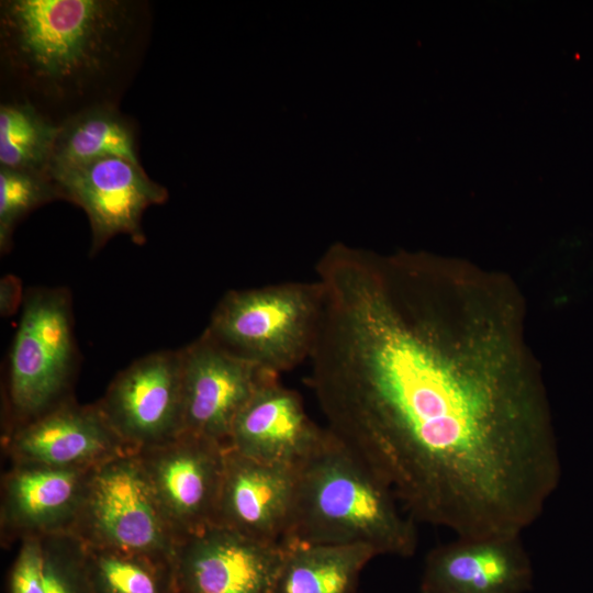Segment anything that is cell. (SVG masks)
<instances>
[{
	"label": "cell",
	"mask_w": 593,
	"mask_h": 593,
	"mask_svg": "<svg viewBox=\"0 0 593 593\" xmlns=\"http://www.w3.org/2000/svg\"><path fill=\"white\" fill-rule=\"evenodd\" d=\"M23 300L21 281L12 275L2 277L0 282L1 315L4 317L12 315L23 303Z\"/></svg>",
	"instance_id": "603a6c76"
},
{
	"label": "cell",
	"mask_w": 593,
	"mask_h": 593,
	"mask_svg": "<svg viewBox=\"0 0 593 593\" xmlns=\"http://www.w3.org/2000/svg\"><path fill=\"white\" fill-rule=\"evenodd\" d=\"M309 384L326 428L416 523L457 537L521 535L559 477L536 380L458 359L437 286L357 255L323 265Z\"/></svg>",
	"instance_id": "6da1fadb"
},
{
	"label": "cell",
	"mask_w": 593,
	"mask_h": 593,
	"mask_svg": "<svg viewBox=\"0 0 593 593\" xmlns=\"http://www.w3.org/2000/svg\"><path fill=\"white\" fill-rule=\"evenodd\" d=\"M49 176L61 199L86 212L91 227V255L120 234L144 244L145 210L168 198L167 190L149 179L142 166L115 156L54 170Z\"/></svg>",
	"instance_id": "9c48e42d"
},
{
	"label": "cell",
	"mask_w": 593,
	"mask_h": 593,
	"mask_svg": "<svg viewBox=\"0 0 593 593\" xmlns=\"http://www.w3.org/2000/svg\"><path fill=\"white\" fill-rule=\"evenodd\" d=\"M325 430L310 418L300 395L271 374L236 416L227 447L255 460L296 468Z\"/></svg>",
	"instance_id": "5bb4252c"
},
{
	"label": "cell",
	"mask_w": 593,
	"mask_h": 593,
	"mask_svg": "<svg viewBox=\"0 0 593 593\" xmlns=\"http://www.w3.org/2000/svg\"><path fill=\"white\" fill-rule=\"evenodd\" d=\"M9 593H93L83 542L68 532L19 540Z\"/></svg>",
	"instance_id": "e0dca14e"
},
{
	"label": "cell",
	"mask_w": 593,
	"mask_h": 593,
	"mask_svg": "<svg viewBox=\"0 0 593 593\" xmlns=\"http://www.w3.org/2000/svg\"><path fill=\"white\" fill-rule=\"evenodd\" d=\"M48 175L58 169L115 156L141 166L135 128L115 104L81 109L59 123Z\"/></svg>",
	"instance_id": "d6986e66"
},
{
	"label": "cell",
	"mask_w": 593,
	"mask_h": 593,
	"mask_svg": "<svg viewBox=\"0 0 593 593\" xmlns=\"http://www.w3.org/2000/svg\"><path fill=\"white\" fill-rule=\"evenodd\" d=\"M85 548L93 593H178L174 559L87 545Z\"/></svg>",
	"instance_id": "ffe728a7"
},
{
	"label": "cell",
	"mask_w": 593,
	"mask_h": 593,
	"mask_svg": "<svg viewBox=\"0 0 593 593\" xmlns=\"http://www.w3.org/2000/svg\"><path fill=\"white\" fill-rule=\"evenodd\" d=\"M71 296L65 288L26 291L4 392L5 433L71 398L78 366Z\"/></svg>",
	"instance_id": "5b68a950"
},
{
	"label": "cell",
	"mask_w": 593,
	"mask_h": 593,
	"mask_svg": "<svg viewBox=\"0 0 593 593\" xmlns=\"http://www.w3.org/2000/svg\"><path fill=\"white\" fill-rule=\"evenodd\" d=\"M59 130V123L30 102H2L0 167L48 175Z\"/></svg>",
	"instance_id": "44dd1931"
},
{
	"label": "cell",
	"mask_w": 593,
	"mask_h": 593,
	"mask_svg": "<svg viewBox=\"0 0 593 593\" xmlns=\"http://www.w3.org/2000/svg\"><path fill=\"white\" fill-rule=\"evenodd\" d=\"M323 299L318 280L231 290L205 332L234 356L280 374L311 357Z\"/></svg>",
	"instance_id": "277c9868"
},
{
	"label": "cell",
	"mask_w": 593,
	"mask_h": 593,
	"mask_svg": "<svg viewBox=\"0 0 593 593\" xmlns=\"http://www.w3.org/2000/svg\"><path fill=\"white\" fill-rule=\"evenodd\" d=\"M294 495L295 468L255 460L227 447L214 524L283 542Z\"/></svg>",
	"instance_id": "9a60e30c"
},
{
	"label": "cell",
	"mask_w": 593,
	"mask_h": 593,
	"mask_svg": "<svg viewBox=\"0 0 593 593\" xmlns=\"http://www.w3.org/2000/svg\"><path fill=\"white\" fill-rule=\"evenodd\" d=\"M97 404L135 451L177 437L182 433V348L135 360L113 379Z\"/></svg>",
	"instance_id": "ba28073f"
},
{
	"label": "cell",
	"mask_w": 593,
	"mask_h": 593,
	"mask_svg": "<svg viewBox=\"0 0 593 593\" xmlns=\"http://www.w3.org/2000/svg\"><path fill=\"white\" fill-rule=\"evenodd\" d=\"M12 462L57 468H93L131 449L111 427L99 405L69 398L4 433Z\"/></svg>",
	"instance_id": "7c38bea8"
},
{
	"label": "cell",
	"mask_w": 593,
	"mask_h": 593,
	"mask_svg": "<svg viewBox=\"0 0 593 593\" xmlns=\"http://www.w3.org/2000/svg\"><path fill=\"white\" fill-rule=\"evenodd\" d=\"M283 556V542L211 525L179 541L174 560L178 593H272Z\"/></svg>",
	"instance_id": "30bf717a"
},
{
	"label": "cell",
	"mask_w": 593,
	"mask_h": 593,
	"mask_svg": "<svg viewBox=\"0 0 593 593\" xmlns=\"http://www.w3.org/2000/svg\"><path fill=\"white\" fill-rule=\"evenodd\" d=\"M61 194L52 177L0 167V250L9 251L18 223L34 209Z\"/></svg>",
	"instance_id": "7402d4cb"
},
{
	"label": "cell",
	"mask_w": 593,
	"mask_h": 593,
	"mask_svg": "<svg viewBox=\"0 0 593 593\" xmlns=\"http://www.w3.org/2000/svg\"><path fill=\"white\" fill-rule=\"evenodd\" d=\"M283 544L272 593H355L363 568L378 556L365 545Z\"/></svg>",
	"instance_id": "ac0fdd59"
},
{
	"label": "cell",
	"mask_w": 593,
	"mask_h": 593,
	"mask_svg": "<svg viewBox=\"0 0 593 593\" xmlns=\"http://www.w3.org/2000/svg\"><path fill=\"white\" fill-rule=\"evenodd\" d=\"M271 374L277 373L234 356L204 331L182 348V433L227 447L236 416Z\"/></svg>",
	"instance_id": "8fae6325"
},
{
	"label": "cell",
	"mask_w": 593,
	"mask_h": 593,
	"mask_svg": "<svg viewBox=\"0 0 593 593\" xmlns=\"http://www.w3.org/2000/svg\"><path fill=\"white\" fill-rule=\"evenodd\" d=\"M92 468L12 462L2 480L1 533L8 538L70 533Z\"/></svg>",
	"instance_id": "2e32d148"
},
{
	"label": "cell",
	"mask_w": 593,
	"mask_h": 593,
	"mask_svg": "<svg viewBox=\"0 0 593 593\" xmlns=\"http://www.w3.org/2000/svg\"><path fill=\"white\" fill-rule=\"evenodd\" d=\"M70 533L87 546L174 560L181 539L164 515L137 451L124 452L91 469Z\"/></svg>",
	"instance_id": "8992f818"
},
{
	"label": "cell",
	"mask_w": 593,
	"mask_h": 593,
	"mask_svg": "<svg viewBox=\"0 0 593 593\" xmlns=\"http://www.w3.org/2000/svg\"><path fill=\"white\" fill-rule=\"evenodd\" d=\"M149 13L126 0H5L0 57L14 100L55 122L112 103L145 48Z\"/></svg>",
	"instance_id": "7a4b0ae2"
},
{
	"label": "cell",
	"mask_w": 593,
	"mask_h": 593,
	"mask_svg": "<svg viewBox=\"0 0 593 593\" xmlns=\"http://www.w3.org/2000/svg\"><path fill=\"white\" fill-rule=\"evenodd\" d=\"M415 524L326 428L295 468L294 503L283 542L365 545L378 556L411 557L417 547Z\"/></svg>",
	"instance_id": "3957f363"
},
{
	"label": "cell",
	"mask_w": 593,
	"mask_h": 593,
	"mask_svg": "<svg viewBox=\"0 0 593 593\" xmlns=\"http://www.w3.org/2000/svg\"><path fill=\"white\" fill-rule=\"evenodd\" d=\"M227 447L189 433L137 451L154 495L183 538L214 525Z\"/></svg>",
	"instance_id": "52a82bcc"
},
{
	"label": "cell",
	"mask_w": 593,
	"mask_h": 593,
	"mask_svg": "<svg viewBox=\"0 0 593 593\" xmlns=\"http://www.w3.org/2000/svg\"><path fill=\"white\" fill-rule=\"evenodd\" d=\"M532 582L521 535L457 537L428 552L421 593H525Z\"/></svg>",
	"instance_id": "4fadbf2b"
}]
</instances>
